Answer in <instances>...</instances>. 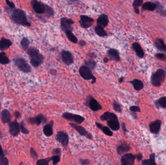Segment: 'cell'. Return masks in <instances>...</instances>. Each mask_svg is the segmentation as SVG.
<instances>
[{
	"mask_svg": "<svg viewBox=\"0 0 166 165\" xmlns=\"http://www.w3.org/2000/svg\"><path fill=\"white\" fill-rule=\"evenodd\" d=\"M30 154L32 157L33 158L34 160H36L38 157V155H37V153L35 151V149L33 148H30Z\"/></svg>",
	"mask_w": 166,
	"mask_h": 165,
	"instance_id": "bcb514c9",
	"label": "cell"
},
{
	"mask_svg": "<svg viewBox=\"0 0 166 165\" xmlns=\"http://www.w3.org/2000/svg\"><path fill=\"white\" fill-rule=\"evenodd\" d=\"M142 165H156L155 162V154L154 153L150 154L149 159H145L142 161Z\"/></svg>",
	"mask_w": 166,
	"mask_h": 165,
	"instance_id": "4dcf8cb0",
	"label": "cell"
},
{
	"mask_svg": "<svg viewBox=\"0 0 166 165\" xmlns=\"http://www.w3.org/2000/svg\"><path fill=\"white\" fill-rule=\"evenodd\" d=\"M112 105H113V109H114L115 111L119 112V113L122 112V107L119 103L117 102V101H114Z\"/></svg>",
	"mask_w": 166,
	"mask_h": 165,
	"instance_id": "b9f144b4",
	"label": "cell"
},
{
	"mask_svg": "<svg viewBox=\"0 0 166 165\" xmlns=\"http://www.w3.org/2000/svg\"><path fill=\"white\" fill-rule=\"evenodd\" d=\"M109 61H110V60H109V58H107V57H104V59H103V61L104 63H108Z\"/></svg>",
	"mask_w": 166,
	"mask_h": 165,
	"instance_id": "680465c9",
	"label": "cell"
},
{
	"mask_svg": "<svg viewBox=\"0 0 166 165\" xmlns=\"http://www.w3.org/2000/svg\"><path fill=\"white\" fill-rule=\"evenodd\" d=\"M94 31H95V33H96V35L100 37H104L107 36V33L102 26L97 25L95 27Z\"/></svg>",
	"mask_w": 166,
	"mask_h": 165,
	"instance_id": "f546056e",
	"label": "cell"
},
{
	"mask_svg": "<svg viewBox=\"0 0 166 165\" xmlns=\"http://www.w3.org/2000/svg\"><path fill=\"white\" fill-rule=\"evenodd\" d=\"M161 121L159 120L152 122L149 125V128L151 132L155 134H158L161 127Z\"/></svg>",
	"mask_w": 166,
	"mask_h": 165,
	"instance_id": "44dd1931",
	"label": "cell"
},
{
	"mask_svg": "<svg viewBox=\"0 0 166 165\" xmlns=\"http://www.w3.org/2000/svg\"><path fill=\"white\" fill-rule=\"evenodd\" d=\"M155 104L158 107H162L163 108H166V96L162 97L156 100Z\"/></svg>",
	"mask_w": 166,
	"mask_h": 165,
	"instance_id": "d590c367",
	"label": "cell"
},
{
	"mask_svg": "<svg viewBox=\"0 0 166 165\" xmlns=\"http://www.w3.org/2000/svg\"><path fill=\"white\" fill-rule=\"evenodd\" d=\"M56 139L58 142L61 143L62 146L67 148L69 142V137L67 132L64 131H60L56 135Z\"/></svg>",
	"mask_w": 166,
	"mask_h": 165,
	"instance_id": "ba28073f",
	"label": "cell"
},
{
	"mask_svg": "<svg viewBox=\"0 0 166 165\" xmlns=\"http://www.w3.org/2000/svg\"><path fill=\"white\" fill-rule=\"evenodd\" d=\"M100 118L102 121H107V125L112 130L116 131L120 129V125L118 117L114 113L107 111L101 116Z\"/></svg>",
	"mask_w": 166,
	"mask_h": 165,
	"instance_id": "3957f363",
	"label": "cell"
},
{
	"mask_svg": "<svg viewBox=\"0 0 166 165\" xmlns=\"http://www.w3.org/2000/svg\"><path fill=\"white\" fill-rule=\"evenodd\" d=\"M57 73V71L56 69H51L50 70V74H52V75L56 76Z\"/></svg>",
	"mask_w": 166,
	"mask_h": 165,
	"instance_id": "9f6ffc18",
	"label": "cell"
},
{
	"mask_svg": "<svg viewBox=\"0 0 166 165\" xmlns=\"http://www.w3.org/2000/svg\"><path fill=\"white\" fill-rule=\"evenodd\" d=\"M47 121V117L42 114H40L37 115V116L32 118H30L28 120V122L29 123H31L32 125H36L37 126H40L41 123H46Z\"/></svg>",
	"mask_w": 166,
	"mask_h": 165,
	"instance_id": "9a60e30c",
	"label": "cell"
},
{
	"mask_svg": "<svg viewBox=\"0 0 166 165\" xmlns=\"http://www.w3.org/2000/svg\"><path fill=\"white\" fill-rule=\"evenodd\" d=\"M52 154L53 155H60L61 154V150L60 148H57L53 149L52 151Z\"/></svg>",
	"mask_w": 166,
	"mask_h": 165,
	"instance_id": "c3c4849f",
	"label": "cell"
},
{
	"mask_svg": "<svg viewBox=\"0 0 166 165\" xmlns=\"http://www.w3.org/2000/svg\"><path fill=\"white\" fill-rule=\"evenodd\" d=\"M95 125L99 129L101 130L102 132L104 133V134L106 135H108L109 137H111L113 135V132H112L110 129L107 126H104L101 123H98V122H96Z\"/></svg>",
	"mask_w": 166,
	"mask_h": 165,
	"instance_id": "d4e9b609",
	"label": "cell"
},
{
	"mask_svg": "<svg viewBox=\"0 0 166 165\" xmlns=\"http://www.w3.org/2000/svg\"><path fill=\"white\" fill-rule=\"evenodd\" d=\"M2 121L3 123H8L11 120V115L8 110H4L1 112Z\"/></svg>",
	"mask_w": 166,
	"mask_h": 165,
	"instance_id": "f1b7e54d",
	"label": "cell"
},
{
	"mask_svg": "<svg viewBox=\"0 0 166 165\" xmlns=\"http://www.w3.org/2000/svg\"><path fill=\"white\" fill-rule=\"evenodd\" d=\"M0 106H1V101H0Z\"/></svg>",
	"mask_w": 166,
	"mask_h": 165,
	"instance_id": "94428289",
	"label": "cell"
},
{
	"mask_svg": "<svg viewBox=\"0 0 166 165\" xmlns=\"http://www.w3.org/2000/svg\"><path fill=\"white\" fill-rule=\"evenodd\" d=\"M21 45L22 48L26 51L29 48V46L30 45V41L26 37H24L21 41Z\"/></svg>",
	"mask_w": 166,
	"mask_h": 165,
	"instance_id": "f35d334b",
	"label": "cell"
},
{
	"mask_svg": "<svg viewBox=\"0 0 166 165\" xmlns=\"http://www.w3.org/2000/svg\"><path fill=\"white\" fill-rule=\"evenodd\" d=\"M130 149L131 147L129 144H127L126 142H123V143L117 147L116 149L117 152L118 154L122 155L124 153L129 152Z\"/></svg>",
	"mask_w": 166,
	"mask_h": 165,
	"instance_id": "603a6c76",
	"label": "cell"
},
{
	"mask_svg": "<svg viewBox=\"0 0 166 165\" xmlns=\"http://www.w3.org/2000/svg\"></svg>",
	"mask_w": 166,
	"mask_h": 165,
	"instance_id": "6125c7cd",
	"label": "cell"
},
{
	"mask_svg": "<svg viewBox=\"0 0 166 165\" xmlns=\"http://www.w3.org/2000/svg\"><path fill=\"white\" fill-rule=\"evenodd\" d=\"M143 0H135L133 2V6L134 8V11L136 13L139 14L140 12L139 10V7L143 5Z\"/></svg>",
	"mask_w": 166,
	"mask_h": 165,
	"instance_id": "8d00e7d4",
	"label": "cell"
},
{
	"mask_svg": "<svg viewBox=\"0 0 166 165\" xmlns=\"http://www.w3.org/2000/svg\"><path fill=\"white\" fill-rule=\"evenodd\" d=\"M61 59L66 65L69 66L74 63V57L71 52L66 50H62L61 52Z\"/></svg>",
	"mask_w": 166,
	"mask_h": 165,
	"instance_id": "8fae6325",
	"label": "cell"
},
{
	"mask_svg": "<svg viewBox=\"0 0 166 165\" xmlns=\"http://www.w3.org/2000/svg\"><path fill=\"white\" fill-rule=\"evenodd\" d=\"M165 72L162 69H158L153 73L151 77V82L154 86L159 87L165 81Z\"/></svg>",
	"mask_w": 166,
	"mask_h": 165,
	"instance_id": "277c9868",
	"label": "cell"
},
{
	"mask_svg": "<svg viewBox=\"0 0 166 165\" xmlns=\"http://www.w3.org/2000/svg\"><path fill=\"white\" fill-rule=\"evenodd\" d=\"M12 45V42L8 39L2 37L0 40V51H5L10 48Z\"/></svg>",
	"mask_w": 166,
	"mask_h": 165,
	"instance_id": "cb8c5ba5",
	"label": "cell"
},
{
	"mask_svg": "<svg viewBox=\"0 0 166 165\" xmlns=\"http://www.w3.org/2000/svg\"><path fill=\"white\" fill-rule=\"evenodd\" d=\"M130 111H131L133 112H140V107L136 106H132L130 107Z\"/></svg>",
	"mask_w": 166,
	"mask_h": 165,
	"instance_id": "7dc6e473",
	"label": "cell"
},
{
	"mask_svg": "<svg viewBox=\"0 0 166 165\" xmlns=\"http://www.w3.org/2000/svg\"><path fill=\"white\" fill-rule=\"evenodd\" d=\"M10 63V60L9 59L6 53L4 51L0 52V64H8Z\"/></svg>",
	"mask_w": 166,
	"mask_h": 165,
	"instance_id": "836d02e7",
	"label": "cell"
},
{
	"mask_svg": "<svg viewBox=\"0 0 166 165\" xmlns=\"http://www.w3.org/2000/svg\"><path fill=\"white\" fill-rule=\"evenodd\" d=\"M84 64L85 65L88 67L89 69L92 71L94 70L95 68L96 65H97V63L94 60L90 59L85 61Z\"/></svg>",
	"mask_w": 166,
	"mask_h": 165,
	"instance_id": "d6a6232c",
	"label": "cell"
},
{
	"mask_svg": "<svg viewBox=\"0 0 166 165\" xmlns=\"http://www.w3.org/2000/svg\"><path fill=\"white\" fill-rule=\"evenodd\" d=\"M15 65L18 68L24 73H30L32 71L31 66L28 64L24 58L21 57L15 58L13 60Z\"/></svg>",
	"mask_w": 166,
	"mask_h": 165,
	"instance_id": "8992f818",
	"label": "cell"
},
{
	"mask_svg": "<svg viewBox=\"0 0 166 165\" xmlns=\"http://www.w3.org/2000/svg\"><path fill=\"white\" fill-rule=\"evenodd\" d=\"M31 3L33 10L37 14H42L46 12V4L37 0L32 1Z\"/></svg>",
	"mask_w": 166,
	"mask_h": 165,
	"instance_id": "7c38bea8",
	"label": "cell"
},
{
	"mask_svg": "<svg viewBox=\"0 0 166 165\" xmlns=\"http://www.w3.org/2000/svg\"><path fill=\"white\" fill-rule=\"evenodd\" d=\"M13 21L20 25L30 27L31 23L28 21L26 13L21 9H10L7 10Z\"/></svg>",
	"mask_w": 166,
	"mask_h": 165,
	"instance_id": "6da1fadb",
	"label": "cell"
},
{
	"mask_svg": "<svg viewBox=\"0 0 166 165\" xmlns=\"http://www.w3.org/2000/svg\"><path fill=\"white\" fill-rule=\"evenodd\" d=\"M0 165H9L8 159L5 157L1 144H0Z\"/></svg>",
	"mask_w": 166,
	"mask_h": 165,
	"instance_id": "1f68e13d",
	"label": "cell"
},
{
	"mask_svg": "<svg viewBox=\"0 0 166 165\" xmlns=\"http://www.w3.org/2000/svg\"><path fill=\"white\" fill-rule=\"evenodd\" d=\"M14 115H15V117H16V119L20 118L21 117V115L20 112H19V111H15L14 112Z\"/></svg>",
	"mask_w": 166,
	"mask_h": 165,
	"instance_id": "11a10c76",
	"label": "cell"
},
{
	"mask_svg": "<svg viewBox=\"0 0 166 165\" xmlns=\"http://www.w3.org/2000/svg\"><path fill=\"white\" fill-rule=\"evenodd\" d=\"M107 54L109 57L110 61H114L116 62H119L120 61V57L119 51L115 48H110L107 52Z\"/></svg>",
	"mask_w": 166,
	"mask_h": 165,
	"instance_id": "ac0fdd59",
	"label": "cell"
},
{
	"mask_svg": "<svg viewBox=\"0 0 166 165\" xmlns=\"http://www.w3.org/2000/svg\"><path fill=\"white\" fill-rule=\"evenodd\" d=\"M53 120L50 121L49 123L45 125L43 128V132L44 134L47 137H50L53 135Z\"/></svg>",
	"mask_w": 166,
	"mask_h": 165,
	"instance_id": "ffe728a7",
	"label": "cell"
},
{
	"mask_svg": "<svg viewBox=\"0 0 166 165\" xmlns=\"http://www.w3.org/2000/svg\"><path fill=\"white\" fill-rule=\"evenodd\" d=\"M129 82L133 85L135 90L138 91H140L144 88V84L142 81L138 79H134V80L130 81Z\"/></svg>",
	"mask_w": 166,
	"mask_h": 165,
	"instance_id": "83f0119b",
	"label": "cell"
},
{
	"mask_svg": "<svg viewBox=\"0 0 166 165\" xmlns=\"http://www.w3.org/2000/svg\"><path fill=\"white\" fill-rule=\"evenodd\" d=\"M156 8V5L155 3L152 2H147L143 4L142 10L143 11L147 10L149 11H153Z\"/></svg>",
	"mask_w": 166,
	"mask_h": 165,
	"instance_id": "4316f807",
	"label": "cell"
},
{
	"mask_svg": "<svg viewBox=\"0 0 166 165\" xmlns=\"http://www.w3.org/2000/svg\"><path fill=\"white\" fill-rule=\"evenodd\" d=\"M6 4L10 8V9L15 8V4L12 2L9 1V0H6Z\"/></svg>",
	"mask_w": 166,
	"mask_h": 165,
	"instance_id": "f907efd6",
	"label": "cell"
},
{
	"mask_svg": "<svg viewBox=\"0 0 166 165\" xmlns=\"http://www.w3.org/2000/svg\"><path fill=\"white\" fill-rule=\"evenodd\" d=\"M20 129L24 134L27 135L29 133L28 130L25 127L24 121H21V123H20Z\"/></svg>",
	"mask_w": 166,
	"mask_h": 165,
	"instance_id": "7bdbcfd3",
	"label": "cell"
},
{
	"mask_svg": "<svg viewBox=\"0 0 166 165\" xmlns=\"http://www.w3.org/2000/svg\"><path fill=\"white\" fill-rule=\"evenodd\" d=\"M26 52L28 55L30 63L33 67H39L43 63L44 57L37 48L30 47L26 50Z\"/></svg>",
	"mask_w": 166,
	"mask_h": 165,
	"instance_id": "7a4b0ae2",
	"label": "cell"
},
{
	"mask_svg": "<svg viewBox=\"0 0 166 165\" xmlns=\"http://www.w3.org/2000/svg\"><path fill=\"white\" fill-rule=\"evenodd\" d=\"M62 117L68 121H72L78 124H81L85 120L84 117L83 116L69 112L63 113L62 114Z\"/></svg>",
	"mask_w": 166,
	"mask_h": 165,
	"instance_id": "52a82bcc",
	"label": "cell"
},
{
	"mask_svg": "<svg viewBox=\"0 0 166 165\" xmlns=\"http://www.w3.org/2000/svg\"><path fill=\"white\" fill-rule=\"evenodd\" d=\"M80 20L79 21L80 27L82 28H89L94 23V20L87 15H81Z\"/></svg>",
	"mask_w": 166,
	"mask_h": 165,
	"instance_id": "5bb4252c",
	"label": "cell"
},
{
	"mask_svg": "<svg viewBox=\"0 0 166 165\" xmlns=\"http://www.w3.org/2000/svg\"><path fill=\"white\" fill-rule=\"evenodd\" d=\"M69 126L75 129L81 135L86 137L87 139L92 140L93 139V136L91 133H89L86 130V129L82 126H79L75 123H69Z\"/></svg>",
	"mask_w": 166,
	"mask_h": 165,
	"instance_id": "4fadbf2b",
	"label": "cell"
},
{
	"mask_svg": "<svg viewBox=\"0 0 166 165\" xmlns=\"http://www.w3.org/2000/svg\"><path fill=\"white\" fill-rule=\"evenodd\" d=\"M155 45L156 48L161 51L166 52V45L163 39L161 38H158L155 40Z\"/></svg>",
	"mask_w": 166,
	"mask_h": 165,
	"instance_id": "484cf974",
	"label": "cell"
},
{
	"mask_svg": "<svg viewBox=\"0 0 166 165\" xmlns=\"http://www.w3.org/2000/svg\"><path fill=\"white\" fill-rule=\"evenodd\" d=\"M9 133L13 136L16 137L20 134V126L16 120L9 123Z\"/></svg>",
	"mask_w": 166,
	"mask_h": 165,
	"instance_id": "e0dca14e",
	"label": "cell"
},
{
	"mask_svg": "<svg viewBox=\"0 0 166 165\" xmlns=\"http://www.w3.org/2000/svg\"><path fill=\"white\" fill-rule=\"evenodd\" d=\"M45 12L48 16L49 17H52L55 15V12H54L53 8L47 5H46V12Z\"/></svg>",
	"mask_w": 166,
	"mask_h": 165,
	"instance_id": "60d3db41",
	"label": "cell"
},
{
	"mask_svg": "<svg viewBox=\"0 0 166 165\" xmlns=\"http://www.w3.org/2000/svg\"><path fill=\"white\" fill-rule=\"evenodd\" d=\"M132 115H133V117H134V118L136 119V117H137V116H136V112H133V114H132Z\"/></svg>",
	"mask_w": 166,
	"mask_h": 165,
	"instance_id": "91938a15",
	"label": "cell"
},
{
	"mask_svg": "<svg viewBox=\"0 0 166 165\" xmlns=\"http://www.w3.org/2000/svg\"><path fill=\"white\" fill-rule=\"evenodd\" d=\"M124 77H123V76L120 77V78H119V82L120 83H123V82L124 81Z\"/></svg>",
	"mask_w": 166,
	"mask_h": 165,
	"instance_id": "6f0895ef",
	"label": "cell"
},
{
	"mask_svg": "<svg viewBox=\"0 0 166 165\" xmlns=\"http://www.w3.org/2000/svg\"><path fill=\"white\" fill-rule=\"evenodd\" d=\"M156 3H157V4L155 3L156 5V9L157 10V12L158 13L162 16L166 17V11L164 8L163 6L158 2H156Z\"/></svg>",
	"mask_w": 166,
	"mask_h": 165,
	"instance_id": "74e56055",
	"label": "cell"
},
{
	"mask_svg": "<svg viewBox=\"0 0 166 165\" xmlns=\"http://www.w3.org/2000/svg\"><path fill=\"white\" fill-rule=\"evenodd\" d=\"M132 48H133L136 53V55L139 58H143L144 57V51L143 50L142 47L140 46L139 44L138 43V42H135L132 45Z\"/></svg>",
	"mask_w": 166,
	"mask_h": 165,
	"instance_id": "7402d4cb",
	"label": "cell"
},
{
	"mask_svg": "<svg viewBox=\"0 0 166 165\" xmlns=\"http://www.w3.org/2000/svg\"><path fill=\"white\" fill-rule=\"evenodd\" d=\"M135 157L139 161H140L142 159V155L140 153H139L138 154H136Z\"/></svg>",
	"mask_w": 166,
	"mask_h": 165,
	"instance_id": "db71d44e",
	"label": "cell"
},
{
	"mask_svg": "<svg viewBox=\"0 0 166 165\" xmlns=\"http://www.w3.org/2000/svg\"><path fill=\"white\" fill-rule=\"evenodd\" d=\"M79 162L82 165H88L91 163V161L87 159H80Z\"/></svg>",
	"mask_w": 166,
	"mask_h": 165,
	"instance_id": "681fc988",
	"label": "cell"
},
{
	"mask_svg": "<svg viewBox=\"0 0 166 165\" xmlns=\"http://www.w3.org/2000/svg\"><path fill=\"white\" fill-rule=\"evenodd\" d=\"M52 161L51 157H47L44 159H40L37 160V165H49L50 161Z\"/></svg>",
	"mask_w": 166,
	"mask_h": 165,
	"instance_id": "ab89813d",
	"label": "cell"
},
{
	"mask_svg": "<svg viewBox=\"0 0 166 165\" xmlns=\"http://www.w3.org/2000/svg\"><path fill=\"white\" fill-rule=\"evenodd\" d=\"M65 34H66V37L71 42H72L74 44L78 43V39L73 34L72 32L69 31V32L65 33Z\"/></svg>",
	"mask_w": 166,
	"mask_h": 165,
	"instance_id": "e575fe53",
	"label": "cell"
},
{
	"mask_svg": "<svg viewBox=\"0 0 166 165\" xmlns=\"http://www.w3.org/2000/svg\"><path fill=\"white\" fill-rule=\"evenodd\" d=\"M79 45L81 47H84V46H86L87 45V43H86L85 41L84 40H81L79 42Z\"/></svg>",
	"mask_w": 166,
	"mask_h": 165,
	"instance_id": "f5cc1de1",
	"label": "cell"
},
{
	"mask_svg": "<svg viewBox=\"0 0 166 165\" xmlns=\"http://www.w3.org/2000/svg\"><path fill=\"white\" fill-rule=\"evenodd\" d=\"M51 159H52V161H53V165H56L60 161L61 156L58 155H53L52 157H51Z\"/></svg>",
	"mask_w": 166,
	"mask_h": 165,
	"instance_id": "ee69618b",
	"label": "cell"
},
{
	"mask_svg": "<svg viewBox=\"0 0 166 165\" xmlns=\"http://www.w3.org/2000/svg\"><path fill=\"white\" fill-rule=\"evenodd\" d=\"M81 76L85 80H91V84H94L96 82V78L93 76L92 71L86 65H82L79 69Z\"/></svg>",
	"mask_w": 166,
	"mask_h": 165,
	"instance_id": "5b68a950",
	"label": "cell"
},
{
	"mask_svg": "<svg viewBox=\"0 0 166 165\" xmlns=\"http://www.w3.org/2000/svg\"><path fill=\"white\" fill-rule=\"evenodd\" d=\"M75 23V21L72 19L67 18V17H62L60 20V24L62 30L65 33L67 32H72L73 28L72 25Z\"/></svg>",
	"mask_w": 166,
	"mask_h": 165,
	"instance_id": "9c48e42d",
	"label": "cell"
},
{
	"mask_svg": "<svg viewBox=\"0 0 166 165\" xmlns=\"http://www.w3.org/2000/svg\"><path fill=\"white\" fill-rule=\"evenodd\" d=\"M109 20L108 16L105 14H102L98 17L97 20V23L98 25L102 26L104 28L108 26Z\"/></svg>",
	"mask_w": 166,
	"mask_h": 165,
	"instance_id": "d6986e66",
	"label": "cell"
},
{
	"mask_svg": "<svg viewBox=\"0 0 166 165\" xmlns=\"http://www.w3.org/2000/svg\"><path fill=\"white\" fill-rule=\"evenodd\" d=\"M87 105L93 111H99L103 108L102 105L92 96H89L87 99Z\"/></svg>",
	"mask_w": 166,
	"mask_h": 165,
	"instance_id": "30bf717a",
	"label": "cell"
},
{
	"mask_svg": "<svg viewBox=\"0 0 166 165\" xmlns=\"http://www.w3.org/2000/svg\"><path fill=\"white\" fill-rule=\"evenodd\" d=\"M155 57L159 60L165 61L166 60V55L163 53H157L155 54Z\"/></svg>",
	"mask_w": 166,
	"mask_h": 165,
	"instance_id": "f6af8a7d",
	"label": "cell"
},
{
	"mask_svg": "<svg viewBox=\"0 0 166 165\" xmlns=\"http://www.w3.org/2000/svg\"><path fill=\"white\" fill-rule=\"evenodd\" d=\"M122 126L123 131L124 132V134H126L128 132V131L127 130L126 127V126H125V124L124 122L122 123Z\"/></svg>",
	"mask_w": 166,
	"mask_h": 165,
	"instance_id": "816d5d0a",
	"label": "cell"
},
{
	"mask_svg": "<svg viewBox=\"0 0 166 165\" xmlns=\"http://www.w3.org/2000/svg\"><path fill=\"white\" fill-rule=\"evenodd\" d=\"M135 155L132 154H125L121 158L122 165H134L135 161Z\"/></svg>",
	"mask_w": 166,
	"mask_h": 165,
	"instance_id": "2e32d148",
	"label": "cell"
}]
</instances>
